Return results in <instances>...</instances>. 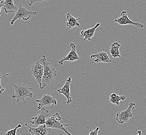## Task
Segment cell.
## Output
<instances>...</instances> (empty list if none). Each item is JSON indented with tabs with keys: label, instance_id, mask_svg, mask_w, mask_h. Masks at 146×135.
<instances>
[{
	"label": "cell",
	"instance_id": "25",
	"mask_svg": "<svg viewBox=\"0 0 146 135\" xmlns=\"http://www.w3.org/2000/svg\"><path fill=\"white\" fill-rule=\"evenodd\" d=\"M144 1H145V0H141V1H142V2H143Z\"/></svg>",
	"mask_w": 146,
	"mask_h": 135
},
{
	"label": "cell",
	"instance_id": "5",
	"mask_svg": "<svg viewBox=\"0 0 146 135\" xmlns=\"http://www.w3.org/2000/svg\"><path fill=\"white\" fill-rule=\"evenodd\" d=\"M135 106V103H130L127 109L125 110L117 112L115 118V120H117V122L120 124H123L127 123L129 118H132L133 116L131 113V111L134 109Z\"/></svg>",
	"mask_w": 146,
	"mask_h": 135
},
{
	"label": "cell",
	"instance_id": "10",
	"mask_svg": "<svg viewBox=\"0 0 146 135\" xmlns=\"http://www.w3.org/2000/svg\"><path fill=\"white\" fill-rule=\"evenodd\" d=\"M70 46L71 48V50H70V52L67 56L62 58L59 61L58 64L59 65L62 66L64 65V62L66 61L73 62L81 59L80 57L78 56L76 53V45L73 43H71Z\"/></svg>",
	"mask_w": 146,
	"mask_h": 135
},
{
	"label": "cell",
	"instance_id": "13",
	"mask_svg": "<svg viewBox=\"0 0 146 135\" xmlns=\"http://www.w3.org/2000/svg\"><path fill=\"white\" fill-rule=\"evenodd\" d=\"M90 57L91 59L95 58L94 62L96 63H110L112 62L108 54L102 51H101L98 53L92 55Z\"/></svg>",
	"mask_w": 146,
	"mask_h": 135
},
{
	"label": "cell",
	"instance_id": "19",
	"mask_svg": "<svg viewBox=\"0 0 146 135\" xmlns=\"http://www.w3.org/2000/svg\"><path fill=\"white\" fill-rule=\"evenodd\" d=\"M22 127V125L21 124H18L17 126L15 127L14 129L9 130V131H7L5 133V135H17V130L19 128Z\"/></svg>",
	"mask_w": 146,
	"mask_h": 135
},
{
	"label": "cell",
	"instance_id": "11",
	"mask_svg": "<svg viewBox=\"0 0 146 135\" xmlns=\"http://www.w3.org/2000/svg\"><path fill=\"white\" fill-rule=\"evenodd\" d=\"M25 125L29 128V132L32 135H49L51 132V128L47 127L45 124L40 125L36 128L30 126L28 123L25 124Z\"/></svg>",
	"mask_w": 146,
	"mask_h": 135
},
{
	"label": "cell",
	"instance_id": "24",
	"mask_svg": "<svg viewBox=\"0 0 146 135\" xmlns=\"http://www.w3.org/2000/svg\"><path fill=\"white\" fill-rule=\"evenodd\" d=\"M138 134L136 135H142V132L141 130H138L137 132Z\"/></svg>",
	"mask_w": 146,
	"mask_h": 135
},
{
	"label": "cell",
	"instance_id": "15",
	"mask_svg": "<svg viewBox=\"0 0 146 135\" xmlns=\"http://www.w3.org/2000/svg\"><path fill=\"white\" fill-rule=\"evenodd\" d=\"M3 7L6 14L12 13L16 11H17L18 9V7L14 4V0H4Z\"/></svg>",
	"mask_w": 146,
	"mask_h": 135
},
{
	"label": "cell",
	"instance_id": "3",
	"mask_svg": "<svg viewBox=\"0 0 146 135\" xmlns=\"http://www.w3.org/2000/svg\"><path fill=\"white\" fill-rule=\"evenodd\" d=\"M62 120V118L58 113H56L52 116L48 118L46 122V125L47 127L50 128L60 129L64 131L67 135H72L68 131L67 128L64 126H69V124H63L60 122Z\"/></svg>",
	"mask_w": 146,
	"mask_h": 135
},
{
	"label": "cell",
	"instance_id": "23",
	"mask_svg": "<svg viewBox=\"0 0 146 135\" xmlns=\"http://www.w3.org/2000/svg\"><path fill=\"white\" fill-rule=\"evenodd\" d=\"M4 5V1H0V16H1V9Z\"/></svg>",
	"mask_w": 146,
	"mask_h": 135
},
{
	"label": "cell",
	"instance_id": "14",
	"mask_svg": "<svg viewBox=\"0 0 146 135\" xmlns=\"http://www.w3.org/2000/svg\"><path fill=\"white\" fill-rule=\"evenodd\" d=\"M100 24L98 23L92 28H90L87 30H82L80 32V35L82 38H83V40L84 41L86 40L91 41L92 38L93 37L94 35L95 34L96 30L98 26H100Z\"/></svg>",
	"mask_w": 146,
	"mask_h": 135
},
{
	"label": "cell",
	"instance_id": "12",
	"mask_svg": "<svg viewBox=\"0 0 146 135\" xmlns=\"http://www.w3.org/2000/svg\"><path fill=\"white\" fill-rule=\"evenodd\" d=\"M72 81V77L69 76L68 77L64 85L62 88H59L57 90V91L60 94L64 95L67 98V104H70L72 102V99L70 93V84Z\"/></svg>",
	"mask_w": 146,
	"mask_h": 135
},
{
	"label": "cell",
	"instance_id": "22",
	"mask_svg": "<svg viewBox=\"0 0 146 135\" xmlns=\"http://www.w3.org/2000/svg\"><path fill=\"white\" fill-rule=\"evenodd\" d=\"M47 0H30L29 5L30 6H32L34 3L35 2H42V3H45Z\"/></svg>",
	"mask_w": 146,
	"mask_h": 135
},
{
	"label": "cell",
	"instance_id": "7",
	"mask_svg": "<svg viewBox=\"0 0 146 135\" xmlns=\"http://www.w3.org/2000/svg\"><path fill=\"white\" fill-rule=\"evenodd\" d=\"M38 103V110H41L45 106H52V109L53 108L54 105H57V102L55 97L51 96L50 94H44L40 99L35 100Z\"/></svg>",
	"mask_w": 146,
	"mask_h": 135
},
{
	"label": "cell",
	"instance_id": "2",
	"mask_svg": "<svg viewBox=\"0 0 146 135\" xmlns=\"http://www.w3.org/2000/svg\"><path fill=\"white\" fill-rule=\"evenodd\" d=\"M13 86H14L15 92L12 95V98L16 99L17 103L21 101L24 104H26L27 102L25 99L26 98L33 97V93L32 91L33 88L29 87L25 83H19L17 85L13 84Z\"/></svg>",
	"mask_w": 146,
	"mask_h": 135
},
{
	"label": "cell",
	"instance_id": "8",
	"mask_svg": "<svg viewBox=\"0 0 146 135\" xmlns=\"http://www.w3.org/2000/svg\"><path fill=\"white\" fill-rule=\"evenodd\" d=\"M114 21L121 26H125L127 24H132L134 25L137 28H143L144 25L143 24H140L139 22H136L131 21L129 18L127 12L126 11H122L121 13V16L119 18L115 19Z\"/></svg>",
	"mask_w": 146,
	"mask_h": 135
},
{
	"label": "cell",
	"instance_id": "20",
	"mask_svg": "<svg viewBox=\"0 0 146 135\" xmlns=\"http://www.w3.org/2000/svg\"><path fill=\"white\" fill-rule=\"evenodd\" d=\"M87 128L90 131V134H89L88 135H98V131L100 130V127H97L95 129V130H92L91 129L90 126H87Z\"/></svg>",
	"mask_w": 146,
	"mask_h": 135
},
{
	"label": "cell",
	"instance_id": "6",
	"mask_svg": "<svg viewBox=\"0 0 146 135\" xmlns=\"http://www.w3.org/2000/svg\"><path fill=\"white\" fill-rule=\"evenodd\" d=\"M31 73L41 88L42 87L41 82L44 73V66L40 64V61L36 62L35 65L32 66Z\"/></svg>",
	"mask_w": 146,
	"mask_h": 135
},
{
	"label": "cell",
	"instance_id": "1",
	"mask_svg": "<svg viewBox=\"0 0 146 135\" xmlns=\"http://www.w3.org/2000/svg\"><path fill=\"white\" fill-rule=\"evenodd\" d=\"M42 62L44 66V73L41 82V89H42L47 86L52 84L55 81L56 76H57V71L55 67H52L50 62L47 60L45 55L42 56V59L40 60Z\"/></svg>",
	"mask_w": 146,
	"mask_h": 135
},
{
	"label": "cell",
	"instance_id": "9",
	"mask_svg": "<svg viewBox=\"0 0 146 135\" xmlns=\"http://www.w3.org/2000/svg\"><path fill=\"white\" fill-rule=\"evenodd\" d=\"M50 115L49 111L43 108L41 109V112L39 114L32 117V120L30 121V123L36 127L45 124L46 122L47 118L50 116Z\"/></svg>",
	"mask_w": 146,
	"mask_h": 135
},
{
	"label": "cell",
	"instance_id": "17",
	"mask_svg": "<svg viewBox=\"0 0 146 135\" xmlns=\"http://www.w3.org/2000/svg\"><path fill=\"white\" fill-rule=\"evenodd\" d=\"M120 46L121 45L117 42H114L111 44L109 50V52L111 54V57H113L114 58H120L121 57L119 50Z\"/></svg>",
	"mask_w": 146,
	"mask_h": 135
},
{
	"label": "cell",
	"instance_id": "4",
	"mask_svg": "<svg viewBox=\"0 0 146 135\" xmlns=\"http://www.w3.org/2000/svg\"><path fill=\"white\" fill-rule=\"evenodd\" d=\"M37 12H31L27 9L26 7L20 4L18 7L17 11L16 12L15 16L13 18L11 24L14 25L15 21L18 19H23L24 21H28L30 19L31 15H36Z\"/></svg>",
	"mask_w": 146,
	"mask_h": 135
},
{
	"label": "cell",
	"instance_id": "21",
	"mask_svg": "<svg viewBox=\"0 0 146 135\" xmlns=\"http://www.w3.org/2000/svg\"><path fill=\"white\" fill-rule=\"evenodd\" d=\"M9 73H7L6 74H5V75L2 76V74L0 73V94H2L3 93V91H5V88H4L3 86H2V85H1V79H3V77H5V76H9Z\"/></svg>",
	"mask_w": 146,
	"mask_h": 135
},
{
	"label": "cell",
	"instance_id": "16",
	"mask_svg": "<svg viewBox=\"0 0 146 135\" xmlns=\"http://www.w3.org/2000/svg\"><path fill=\"white\" fill-rule=\"evenodd\" d=\"M66 18L67 21L66 25L69 28L72 29V28H74L75 26H78V27L81 26L80 24L78 22V21L80 20L81 18H76L71 15L69 13H67Z\"/></svg>",
	"mask_w": 146,
	"mask_h": 135
},
{
	"label": "cell",
	"instance_id": "18",
	"mask_svg": "<svg viewBox=\"0 0 146 135\" xmlns=\"http://www.w3.org/2000/svg\"><path fill=\"white\" fill-rule=\"evenodd\" d=\"M126 96L124 95L120 96L118 95L115 93H112L110 96V99L109 101L112 104L116 105L117 106H119L120 105L121 101H124L125 100Z\"/></svg>",
	"mask_w": 146,
	"mask_h": 135
}]
</instances>
